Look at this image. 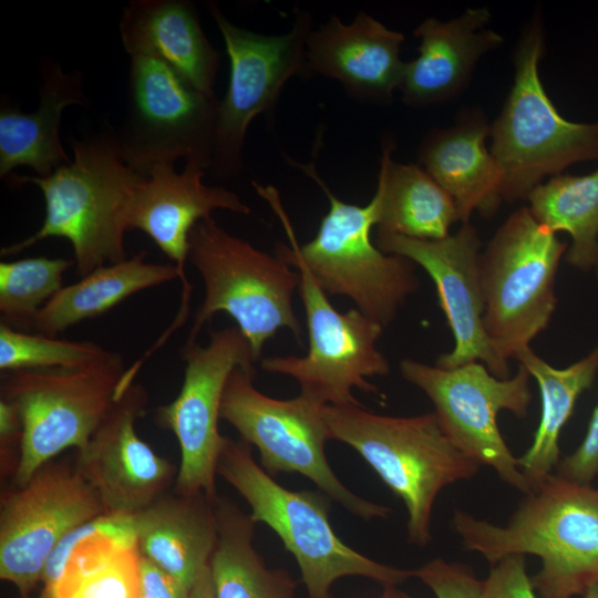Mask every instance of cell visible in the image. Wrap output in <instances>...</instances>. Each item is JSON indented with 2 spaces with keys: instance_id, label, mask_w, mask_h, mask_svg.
<instances>
[{
  "instance_id": "6da1fadb",
  "label": "cell",
  "mask_w": 598,
  "mask_h": 598,
  "mask_svg": "<svg viewBox=\"0 0 598 598\" xmlns=\"http://www.w3.org/2000/svg\"><path fill=\"white\" fill-rule=\"evenodd\" d=\"M453 527L463 546L489 565L509 555H534L530 577L542 598H574L598 584V486L549 475L526 494L505 526L462 511Z\"/></svg>"
},
{
  "instance_id": "7a4b0ae2",
  "label": "cell",
  "mask_w": 598,
  "mask_h": 598,
  "mask_svg": "<svg viewBox=\"0 0 598 598\" xmlns=\"http://www.w3.org/2000/svg\"><path fill=\"white\" fill-rule=\"evenodd\" d=\"M73 159L45 177L11 175L13 185L33 184L45 203L42 226L0 250L12 256L51 237L69 240L79 276L127 258L124 234L133 192L145 176L122 156L112 128L71 141Z\"/></svg>"
},
{
  "instance_id": "3957f363",
  "label": "cell",
  "mask_w": 598,
  "mask_h": 598,
  "mask_svg": "<svg viewBox=\"0 0 598 598\" xmlns=\"http://www.w3.org/2000/svg\"><path fill=\"white\" fill-rule=\"evenodd\" d=\"M217 475L247 502L251 519L274 530L292 555L307 598H333L331 588L343 577H363L383 587L414 577V570L379 563L348 546L331 526L330 498L321 491H291L277 483L243 440L226 439Z\"/></svg>"
},
{
  "instance_id": "277c9868",
  "label": "cell",
  "mask_w": 598,
  "mask_h": 598,
  "mask_svg": "<svg viewBox=\"0 0 598 598\" xmlns=\"http://www.w3.org/2000/svg\"><path fill=\"white\" fill-rule=\"evenodd\" d=\"M322 416L330 440L352 447L402 499L408 542L427 546L437 495L446 486L473 477L481 465L452 443L434 412L390 416L363 405H326Z\"/></svg>"
},
{
  "instance_id": "5b68a950",
  "label": "cell",
  "mask_w": 598,
  "mask_h": 598,
  "mask_svg": "<svg viewBox=\"0 0 598 598\" xmlns=\"http://www.w3.org/2000/svg\"><path fill=\"white\" fill-rule=\"evenodd\" d=\"M545 50L542 12L533 14L514 52V80L497 118L491 124V154L502 172V199L527 200L547 176L598 159V121L564 118L539 76Z\"/></svg>"
},
{
  "instance_id": "8992f818",
  "label": "cell",
  "mask_w": 598,
  "mask_h": 598,
  "mask_svg": "<svg viewBox=\"0 0 598 598\" xmlns=\"http://www.w3.org/2000/svg\"><path fill=\"white\" fill-rule=\"evenodd\" d=\"M303 169L321 186L330 206L313 239L302 246L295 238L276 190L256 185L257 192L281 218L291 251L321 289L328 296L350 299L359 311L386 328L419 289L415 264L383 252L371 240V230L378 220L373 198L365 206L344 203L330 192L315 169L307 166Z\"/></svg>"
},
{
  "instance_id": "52a82bcc",
  "label": "cell",
  "mask_w": 598,
  "mask_h": 598,
  "mask_svg": "<svg viewBox=\"0 0 598 598\" xmlns=\"http://www.w3.org/2000/svg\"><path fill=\"white\" fill-rule=\"evenodd\" d=\"M188 261L204 282V300L195 313L186 346L215 313L226 312L250 344L255 362L278 330L288 329L302 347V326L293 309L300 277L278 255L259 250L229 234L212 217L189 236Z\"/></svg>"
},
{
  "instance_id": "ba28073f",
  "label": "cell",
  "mask_w": 598,
  "mask_h": 598,
  "mask_svg": "<svg viewBox=\"0 0 598 598\" xmlns=\"http://www.w3.org/2000/svg\"><path fill=\"white\" fill-rule=\"evenodd\" d=\"M117 352L75 368L2 372L0 399L20 416L22 437L13 486L25 484L61 452L83 448L128 388Z\"/></svg>"
},
{
  "instance_id": "9c48e42d",
  "label": "cell",
  "mask_w": 598,
  "mask_h": 598,
  "mask_svg": "<svg viewBox=\"0 0 598 598\" xmlns=\"http://www.w3.org/2000/svg\"><path fill=\"white\" fill-rule=\"evenodd\" d=\"M567 248L525 206L504 220L481 252L484 329L503 360L530 347L549 326L557 305L556 276Z\"/></svg>"
},
{
  "instance_id": "30bf717a",
  "label": "cell",
  "mask_w": 598,
  "mask_h": 598,
  "mask_svg": "<svg viewBox=\"0 0 598 598\" xmlns=\"http://www.w3.org/2000/svg\"><path fill=\"white\" fill-rule=\"evenodd\" d=\"M255 370L237 368L229 377L221 402V419L255 446L260 466L272 477L298 473L350 514L370 522L389 517L391 509L350 491L326 455L329 431L323 406L301 395L279 400L254 384Z\"/></svg>"
},
{
  "instance_id": "8fae6325",
  "label": "cell",
  "mask_w": 598,
  "mask_h": 598,
  "mask_svg": "<svg viewBox=\"0 0 598 598\" xmlns=\"http://www.w3.org/2000/svg\"><path fill=\"white\" fill-rule=\"evenodd\" d=\"M276 255L299 272L309 348L305 357L262 358L261 369L295 379L300 394L321 406L362 405L353 389L379 394L368 378L384 377L391 370L377 348L384 328L357 308L338 311L289 246L277 245Z\"/></svg>"
},
{
  "instance_id": "7c38bea8",
  "label": "cell",
  "mask_w": 598,
  "mask_h": 598,
  "mask_svg": "<svg viewBox=\"0 0 598 598\" xmlns=\"http://www.w3.org/2000/svg\"><path fill=\"white\" fill-rule=\"evenodd\" d=\"M402 378L432 402L437 421L452 443L481 466L492 467L509 486L526 494L530 487L497 425L501 411L525 417L533 399L530 374L518 364L501 379L478 361L444 369L412 359L400 362Z\"/></svg>"
},
{
  "instance_id": "4fadbf2b",
  "label": "cell",
  "mask_w": 598,
  "mask_h": 598,
  "mask_svg": "<svg viewBox=\"0 0 598 598\" xmlns=\"http://www.w3.org/2000/svg\"><path fill=\"white\" fill-rule=\"evenodd\" d=\"M127 112L117 141L123 158L146 175L178 158L212 162L219 101L192 86L155 56L131 58Z\"/></svg>"
},
{
  "instance_id": "5bb4252c",
  "label": "cell",
  "mask_w": 598,
  "mask_h": 598,
  "mask_svg": "<svg viewBox=\"0 0 598 598\" xmlns=\"http://www.w3.org/2000/svg\"><path fill=\"white\" fill-rule=\"evenodd\" d=\"M207 9L218 27L230 62L229 83L219 101L212 162L216 177L235 176L250 122L269 112L286 82L308 75L306 42L312 30L307 11L296 9L291 30L279 35L256 33L231 23L213 2Z\"/></svg>"
},
{
  "instance_id": "9a60e30c",
  "label": "cell",
  "mask_w": 598,
  "mask_h": 598,
  "mask_svg": "<svg viewBox=\"0 0 598 598\" xmlns=\"http://www.w3.org/2000/svg\"><path fill=\"white\" fill-rule=\"evenodd\" d=\"M184 378L177 396L155 410L154 420L175 435L181 462L173 491L218 496L217 463L227 436L219 432L221 402L230 374L255 370L251 348L237 327L210 332L206 346L183 348Z\"/></svg>"
},
{
  "instance_id": "2e32d148",
  "label": "cell",
  "mask_w": 598,
  "mask_h": 598,
  "mask_svg": "<svg viewBox=\"0 0 598 598\" xmlns=\"http://www.w3.org/2000/svg\"><path fill=\"white\" fill-rule=\"evenodd\" d=\"M104 514L96 492L65 462L52 460L1 494L0 577L27 597L73 528Z\"/></svg>"
},
{
  "instance_id": "e0dca14e",
  "label": "cell",
  "mask_w": 598,
  "mask_h": 598,
  "mask_svg": "<svg viewBox=\"0 0 598 598\" xmlns=\"http://www.w3.org/2000/svg\"><path fill=\"white\" fill-rule=\"evenodd\" d=\"M374 244L385 254L419 265L434 282L439 305L454 338V348L440 354L435 365L452 369L478 361L497 378L511 377L508 361L494 352L484 329L482 240L474 225L464 223L457 231L437 240L378 233Z\"/></svg>"
},
{
  "instance_id": "ac0fdd59",
  "label": "cell",
  "mask_w": 598,
  "mask_h": 598,
  "mask_svg": "<svg viewBox=\"0 0 598 598\" xmlns=\"http://www.w3.org/2000/svg\"><path fill=\"white\" fill-rule=\"evenodd\" d=\"M147 403L145 388L133 382L76 451L75 470L96 492L106 515L134 516L174 487L178 468L135 430Z\"/></svg>"
},
{
  "instance_id": "d6986e66",
  "label": "cell",
  "mask_w": 598,
  "mask_h": 598,
  "mask_svg": "<svg viewBox=\"0 0 598 598\" xmlns=\"http://www.w3.org/2000/svg\"><path fill=\"white\" fill-rule=\"evenodd\" d=\"M206 169L187 161L182 172L174 163H159L150 168L136 185L126 214L127 230L145 233L177 268L182 282L178 312L172 326L159 338L165 342L182 327L189 312L193 286L185 274L189 236L197 223L218 209L249 215L251 209L240 197L224 187L203 183Z\"/></svg>"
},
{
  "instance_id": "ffe728a7",
  "label": "cell",
  "mask_w": 598,
  "mask_h": 598,
  "mask_svg": "<svg viewBox=\"0 0 598 598\" xmlns=\"http://www.w3.org/2000/svg\"><path fill=\"white\" fill-rule=\"evenodd\" d=\"M140 559L134 516L102 514L56 545L41 576L44 598H137Z\"/></svg>"
},
{
  "instance_id": "44dd1931",
  "label": "cell",
  "mask_w": 598,
  "mask_h": 598,
  "mask_svg": "<svg viewBox=\"0 0 598 598\" xmlns=\"http://www.w3.org/2000/svg\"><path fill=\"white\" fill-rule=\"evenodd\" d=\"M403 33L361 11L351 23L331 16L306 42L308 75L337 80L354 99L388 103L399 90L404 64Z\"/></svg>"
},
{
  "instance_id": "7402d4cb",
  "label": "cell",
  "mask_w": 598,
  "mask_h": 598,
  "mask_svg": "<svg viewBox=\"0 0 598 598\" xmlns=\"http://www.w3.org/2000/svg\"><path fill=\"white\" fill-rule=\"evenodd\" d=\"M489 19V9L480 7L447 21H422L413 31L420 40L419 55L405 62L399 87L403 103L430 107L457 97L481 58L504 42L499 33L486 29Z\"/></svg>"
},
{
  "instance_id": "603a6c76",
  "label": "cell",
  "mask_w": 598,
  "mask_h": 598,
  "mask_svg": "<svg viewBox=\"0 0 598 598\" xmlns=\"http://www.w3.org/2000/svg\"><path fill=\"white\" fill-rule=\"evenodd\" d=\"M491 124L481 109L460 114L455 124L433 128L423 138L421 166L453 198L462 224L477 212L492 217L502 199V172L486 138Z\"/></svg>"
},
{
  "instance_id": "cb8c5ba5",
  "label": "cell",
  "mask_w": 598,
  "mask_h": 598,
  "mask_svg": "<svg viewBox=\"0 0 598 598\" xmlns=\"http://www.w3.org/2000/svg\"><path fill=\"white\" fill-rule=\"evenodd\" d=\"M120 34L131 58H158L196 90L215 96L220 53L206 38L192 2L132 0L123 9Z\"/></svg>"
},
{
  "instance_id": "d4e9b609",
  "label": "cell",
  "mask_w": 598,
  "mask_h": 598,
  "mask_svg": "<svg viewBox=\"0 0 598 598\" xmlns=\"http://www.w3.org/2000/svg\"><path fill=\"white\" fill-rule=\"evenodd\" d=\"M42 83L40 103L31 113L21 112L8 103L0 109V177L8 178L20 166L33 169L39 177L51 175L71 162L60 138L63 110L70 105L86 106L83 74L63 72L50 58L41 60Z\"/></svg>"
},
{
  "instance_id": "484cf974",
  "label": "cell",
  "mask_w": 598,
  "mask_h": 598,
  "mask_svg": "<svg viewBox=\"0 0 598 598\" xmlns=\"http://www.w3.org/2000/svg\"><path fill=\"white\" fill-rule=\"evenodd\" d=\"M214 501L172 488L134 515L141 554L189 589L209 566L217 545Z\"/></svg>"
},
{
  "instance_id": "4316f807",
  "label": "cell",
  "mask_w": 598,
  "mask_h": 598,
  "mask_svg": "<svg viewBox=\"0 0 598 598\" xmlns=\"http://www.w3.org/2000/svg\"><path fill=\"white\" fill-rule=\"evenodd\" d=\"M394 144L383 145L378 186V233L437 240L460 221L453 198L420 165L392 159Z\"/></svg>"
},
{
  "instance_id": "83f0119b",
  "label": "cell",
  "mask_w": 598,
  "mask_h": 598,
  "mask_svg": "<svg viewBox=\"0 0 598 598\" xmlns=\"http://www.w3.org/2000/svg\"><path fill=\"white\" fill-rule=\"evenodd\" d=\"M536 381L542 400L538 426L529 448L517 458L530 493L559 463V437L582 392L590 389L598 374V347L565 368H555L530 347L514 358Z\"/></svg>"
},
{
  "instance_id": "f1b7e54d",
  "label": "cell",
  "mask_w": 598,
  "mask_h": 598,
  "mask_svg": "<svg viewBox=\"0 0 598 598\" xmlns=\"http://www.w3.org/2000/svg\"><path fill=\"white\" fill-rule=\"evenodd\" d=\"M147 251L102 266L79 281L62 287L38 313L39 333H58L86 319L96 318L128 297L178 278L173 264L147 261Z\"/></svg>"
},
{
  "instance_id": "f546056e",
  "label": "cell",
  "mask_w": 598,
  "mask_h": 598,
  "mask_svg": "<svg viewBox=\"0 0 598 598\" xmlns=\"http://www.w3.org/2000/svg\"><path fill=\"white\" fill-rule=\"evenodd\" d=\"M218 540L209 563L215 598H296L297 581L257 551L256 523L229 497L214 501Z\"/></svg>"
},
{
  "instance_id": "4dcf8cb0",
  "label": "cell",
  "mask_w": 598,
  "mask_h": 598,
  "mask_svg": "<svg viewBox=\"0 0 598 598\" xmlns=\"http://www.w3.org/2000/svg\"><path fill=\"white\" fill-rule=\"evenodd\" d=\"M527 200L540 225L570 236L566 261L580 271L594 269L598 252V167L584 176H553L535 187Z\"/></svg>"
},
{
  "instance_id": "1f68e13d",
  "label": "cell",
  "mask_w": 598,
  "mask_h": 598,
  "mask_svg": "<svg viewBox=\"0 0 598 598\" xmlns=\"http://www.w3.org/2000/svg\"><path fill=\"white\" fill-rule=\"evenodd\" d=\"M73 259L29 257L0 264L1 323L28 332L41 309L62 288Z\"/></svg>"
},
{
  "instance_id": "d6a6232c",
  "label": "cell",
  "mask_w": 598,
  "mask_h": 598,
  "mask_svg": "<svg viewBox=\"0 0 598 598\" xmlns=\"http://www.w3.org/2000/svg\"><path fill=\"white\" fill-rule=\"evenodd\" d=\"M110 350L92 341H68L0 324V370L75 368L99 361Z\"/></svg>"
},
{
  "instance_id": "836d02e7",
  "label": "cell",
  "mask_w": 598,
  "mask_h": 598,
  "mask_svg": "<svg viewBox=\"0 0 598 598\" xmlns=\"http://www.w3.org/2000/svg\"><path fill=\"white\" fill-rule=\"evenodd\" d=\"M414 577L436 598H482V580L464 564L435 558L414 569Z\"/></svg>"
},
{
  "instance_id": "e575fe53",
  "label": "cell",
  "mask_w": 598,
  "mask_h": 598,
  "mask_svg": "<svg viewBox=\"0 0 598 598\" xmlns=\"http://www.w3.org/2000/svg\"><path fill=\"white\" fill-rule=\"evenodd\" d=\"M482 598H542L526 571L524 555H509L491 566Z\"/></svg>"
},
{
  "instance_id": "d590c367",
  "label": "cell",
  "mask_w": 598,
  "mask_h": 598,
  "mask_svg": "<svg viewBox=\"0 0 598 598\" xmlns=\"http://www.w3.org/2000/svg\"><path fill=\"white\" fill-rule=\"evenodd\" d=\"M555 474L581 484H592L598 477V404L581 443L573 453L559 461Z\"/></svg>"
},
{
  "instance_id": "8d00e7d4",
  "label": "cell",
  "mask_w": 598,
  "mask_h": 598,
  "mask_svg": "<svg viewBox=\"0 0 598 598\" xmlns=\"http://www.w3.org/2000/svg\"><path fill=\"white\" fill-rule=\"evenodd\" d=\"M189 588L141 554L137 598H188Z\"/></svg>"
},
{
  "instance_id": "74e56055",
  "label": "cell",
  "mask_w": 598,
  "mask_h": 598,
  "mask_svg": "<svg viewBox=\"0 0 598 598\" xmlns=\"http://www.w3.org/2000/svg\"><path fill=\"white\" fill-rule=\"evenodd\" d=\"M22 437V426L16 406L0 399V458L1 476L11 474L17 470V461L13 460V451L19 453Z\"/></svg>"
},
{
  "instance_id": "f35d334b",
  "label": "cell",
  "mask_w": 598,
  "mask_h": 598,
  "mask_svg": "<svg viewBox=\"0 0 598 598\" xmlns=\"http://www.w3.org/2000/svg\"><path fill=\"white\" fill-rule=\"evenodd\" d=\"M188 598H215L209 566L199 575L192 586Z\"/></svg>"
},
{
  "instance_id": "ab89813d",
  "label": "cell",
  "mask_w": 598,
  "mask_h": 598,
  "mask_svg": "<svg viewBox=\"0 0 598 598\" xmlns=\"http://www.w3.org/2000/svg\"><path fill=\"white\" fill-rule=\"evenodd\" d=\"M378 598H411L406 592L399 589L398 586L383 587L382 594Z\"/></svg>"
},
{
  "instance_id": "60d3db41",
  "label": "cell",
  "mask_w": 598,
  "mask_h": 598,
  "mask_svg": "<svg viewBox=\"0 0 598 598\" xmlns=\"http://www.w3.org/2000/svg\"><path fill=\"white\" fill-rule=\"evenodd\" d=\"M582 598H598V584L590 586L581 596Z\"/></svg>"
},
{
  "instance_id": "b9f144b4",
  "label": "cell",
  "mask_w": 598,
  "mask_h": 598,
  "mask_svg": "<svg viewBox=\"0 0 598 598\" xmlns=\"http://www.w3.org/2000/svg\"><path fill=\"white\" fill-rule=\"evenodd\" d=\"M594 270H595V272H596V277H597V280H598V252H597V259H596V264H595Z\"/></svg>"
}]
</instances>
